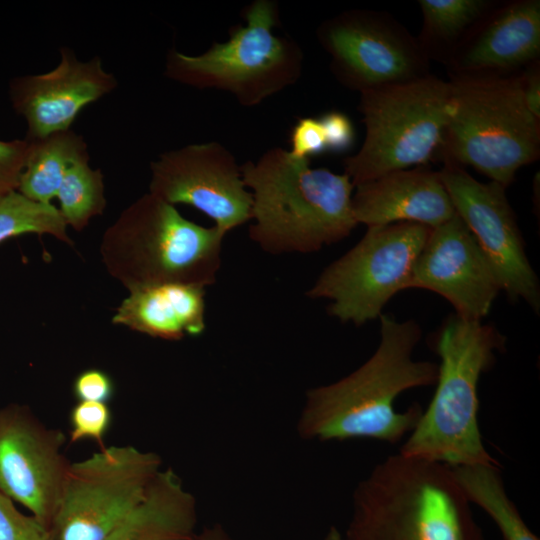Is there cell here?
Segmentation results:
<instances>
[{"label": "cell", "mask_w": 540, "mask_h": 540, "mask_svg": "<svg viewBox=\"0 0 540 540\" xmlns=\"http://www.w3.org/2000/svg\"><path fill=\"white\" fill-rule=\"evenodd\" d=\"M379 319L380 342L374 353L345 377L306 392L298 420L303 439L396 444L416 426L424 408L414 403L399 412L395 400L410 389L435 385L438 364L413 358L422 338L415 320L399 321L391 314Z\"/></svg>", "instance_id": "obj_1"}, {"label": "cell", "mask_w": 540, "mask_h": 540, "mask_svg": "<svg viewBox=\"0 0 540 540\" xmlns=\"http://www.w3.org/2000/svg\"><path fill=\"white\" fill-rule=\"evenodd\" d=\"M252 195L250 238L270 254L313 253L348 237L358 225L354 184L345 174L312 168L272 147L241 165Z\"/></svg>", "instance_id": "obj_2"}, {"label": "cell", "mask_w": 540, "mask_h": 540, "mask_svg": "<svg viewBox=\"0 0 540 540\" xmlns=\"http://www.w3.org/2000/svg\"><path fill=\"white\" fill-rule=\"evenodd\" d=\"M344 540H485L448 466L390 455L356 486Z\"/></svg>", "instance_id": "obj_3"}, {"label": "cell", "mask_w": 540, "mask_h": 540, "mask_svg": "<svg viewBox=\"0 0 540 540\" xmlns=\"http://www.w3.org/2000/svg\"><path fill=\"white\" fill-rule=\"evenodd\" d=\"M505 345L493 325L456 314L445 320L433 340L440 359L435 393L400 454L446 466L499 464L481 435L478 386Z\"/></svg>", "instance_id": "obj_4"}, {"label": "cell", "mask_w": 540, "mask_h": 540, "mask_svg": "<svg viewBox=\"0 0 540 540\" xmlns=\"http://www.w3.org/2000/svg\"><path fill=\"white\" fill-rule=\"evenodd\" d=\"M226 233L185 218L176 206L146 193L126 207L100 242L107 272L128 291L216 281Z\"/></svg>", "instance_id": "obj_5"}, {"label": "cell", "mask_w": 540, "mask_h": 540, "mask_svg": "<svg viewBox=\"0 0 540 540\" xmlns=\"http://www.w3.org/2000/svg\"><path fill=\"white\" fill-rule=\"evenodd\" d=\"M448 116L440 154L507 188L540 155V120L526 108L520 72L450 75Z\"/></svg>", "instance_id": "obj_6"}, {"label": "cell", "mask_w": 540, "mask_h": 540, "mask_svg": "<svg viewBox=\"0 0 540 540\" xmlns=\"http://www.w3.org/2000/svg\"><path fill=\"white\" fill-rule=\"evenodd\" d=\"M243 17L246 23L231 27L226 41L214 42L201 54L169 51L166 77L197 89L228 92L245 107L257 106L295 84L302 75L304 54L294 39L274 31L277 4L255 0Z\"/></svg>", "instance_id": "obj_7"}, {"label": "cell", "mask_w": 540, "mask_h": 540, "mask_svg": "<svg viewBox=\"0 0 540 540\" xmlns=\"http://www.w3.org/2000/svg\"><path fill=\"white\" fill-rule=\"evenodd\" d=\"M449 98V82L431 74L360 93L365 137L343 161L354 186L430 162L442 146Z\"/></svg>", "instance_id": "obj_8"}, {"label": "cell", "mask_w": 540, "mask_h": 540, "mask_svg": "<svg viewBox=\"0 0 540 540\" xmlns=\"http://www.w3.org/2000/svg\"><path fill=\"white\" fill-rule=\"evenodd\" d=\"M430 229L413 222L367 227L355 246L320 273L306 295L328 299L329 315L342 323L361 326L379 318L398 292L410 288Z\"/></svg>", "instance_id": "obj_9"}, {"label": "cell", "mask_w": 540, "mask_h": 540, "mask_svg": "<svg viewBox=\"0 0 540 540\" xmlns=\"http://www.w3.org/2000/svg\"><path fill=\"white\" fill-rule=\"evenodd\" d=\"M158 454L105 446L71 462L49 530L53 540H106L162 469Z\"/></svg>", "instance_id": "obj_10"}, {"label": "cell", "mask_w": 540, "mask_h": 540, "mask_svg": "<svg viewBox=\"0 0 540 540\" xmlns=\"http://www.w3.org/2000/svg\"><path fill=\"white\" fill-rule=\"evenodd\" d=\"M316 35L335 78L359 93L430 74L417 38L388 13L344 11L323 21Z\"/></svg>", "instance_id": "obj_11"}, {"label": "cell", "mask_w": 540, "mask_h": 540, "mask_svg": "<svg viewBox=\"0 0 540 540\" xmlns=\"http://www.w3.org/2000/svg\"><path fill=\"white\" fill-rule=\"evenodd\" d=\"M456 214L474 236L510 301H524L538 314L540 284L525 251V243L506 188L480 182L464 167L443 160L438 171Z\"/></svg>", "instance_id": "obj_12"}, {"label": "cell", "mask_w": 540, "mask_h": 540, "mask_svg": "<svg viewBox=\"0 0 540 540\" xmlns=\"http://www.w3.org/2000/svg\"><path fill=\"white\" fill-rule=\"evenodd\" d=\"M149 193L176 206H191L228 233L251 220L252 195L241 166L216 141L169 150L150 164Z\"/></svg>", "instance_id": "obj_13"}, {"label": "cell", "mask_w": 540, "mask_h": 540, "mask_svg": "<svg viewBox=\"0 0 540 540\" xmlns=\"http://www.w3.org/2000/svg\"><path fill=\"white\" fill-rule=\"evenodd\" d=\"M65 434L46 426L27 406L0 407V493L48 528L71 462Z\"/></svg>", "instance_id": "obj_14"}, {"label": "cell", "mask_w": 540, "mask_h": 540, "mask_svg": "<svg viewBox=\"0 0 540 540\" xmlns=\"http://www.w3.org/2000/svg\"><path fill=\"white\" fill-rule=\"evenodd\" d=\"M410 288L446 299L461 318L482 321L501 292L492 266L456 214L430 229L416 260Z\"/></svg>", "instance_id": "obj_15"}, {"label": "cell", "mask_w": 540, "mask_h": 540, "mask_svg": "<svg viewBox=\"0 0 540 540\" xmlns=\"http://www.w3.org/2000/svg\"><path fill=\"white\" fill-rule=\"evenodd\" d=\"M117 80L99 57L80 61L68 47L49 72L14 78L9 95L27 124V140L70 129L81 110L113 91Z\"/></svg>", "instance_id": "obj_16"}, {"label": "cell", "mask_w": 540, "mask_h": 540, "mask_svg": "<svg viewBox=\"0 0 540 540\" xmlns=\"http://www.w3.org/2000/svg\"><path fill=\"white\" fill-rule=\"evenodd\" d=\"M540 1H495L455 48L449 75L505 76L539 60Z\"/></svg>", "instance_id": "obj_17"}, {"label": "cell", "mask_w": 540, "mask_h": 540, "mask_svg": "<svg viewBox=\"0 0 540 540\" xmlns=\"http://www.w3.org/2000/svg\"><path fill=\"white\" fill-rule=\"evenodd\" d=\"M352 206L357 223L367 227L413 222L434 228L456 215L438 171L425 166L355 186Z\"/></svg>", "instance_id": "obj_18"}, {"label": "cell", "mask_w": 540, "mask_h": 540, "mask_svg": "<svg viewBox=\"0 0 540 540\" xmlns=\"http://www.w3.org/2000/svg\"><path fill=\"white\" fill-rule=\"evenodd\" d=\"M205 287L158 284L129 291L112 317L114 325L169 341L203 333Z\"/></svg>", "instance_id": "obj_19"}, {"label": "cell", "mask_w": 540, "mask_h": 540, "mask_svg": "<svg viewBox=\"0 0 540 540\" xmlns=\"http://www.w3.org/2000/svg\"><path fill=\"white\" fill-rule=\"evenodd\" d=\"M196 500L171 469H161L142 500L106 540H194Z\"/></svg>", "instance_id": "obj_20"}, {"label": "cell", "mask_w": 540, "mask_h": 540, "mask_svg": "<svg viewBox=\"0 0 540 540\" xmlns=\"http://www.w3.org/2000/svg\"><path fill=\"white\" fill-rule=\"evenodd\" d=\"M28 142V155L17 191L30 200L51 204L69 167L89 157L87 144L71 129Z\"/></svg>", "instance_id": "obj_21"}, {"label": "cell", "mask_w": 540, "mask_h": 540, "mask_svg": "<svg viewBox=\"0 0 540 540\" xmlns=\"http://www.w3.org/2000/svg\"><path fill=\"white\" fill-rule=\"evenodd\" d=\"M469 503L476 504L494 521L503 540H539L509 498L500 464L448 466Z\"/></svg>", "instance_id": "obj_22"}, {"label": "cell", "mask_w": 540, "mask_h": 540, "mask_svg": "<svg viewBox=\"0 0 540 540\" xmlns=\"http://www.w3.org/2000/svg\"><path fill=\"white\" fill-rule=\"evenodd\" d=\"M491 0H419L422 27L417 38L426 57L446 64L473 25L488 11Z\"/></svg>", "instance_id": "obj_23"}, {"label": "cell", "mask_w": 540, "mask_h": 540, "mask_svg": "<svg viewBox=\"0 0 540 540\" xmlns=\"http://www.w3.org/2000/svg\"><path fill=\"white\" fill-rule=\"evenodd\" d=\"M56 198L67 226L83 230L106 207L103 174L89 165V157L74 162L67 170Z\"/></svg>", "instance_id": "obj_24"}, {"label": "cell", "mask_w": 540, "mask_h": 540, "mask_svg": "<svg viewBox=\"0 0 540 540\" xmlns=\"http://www.w3.org/2000/svg\"><path fill=\"white\" fill-rule=\"evenodd\" d=\"M48 234L72 246L67 225L52 204L28 199L14 191L0 199V244L23 234Z\"/></svg>", "instance_id": "obj_25"}, {"label": "cell", "mask_w": 540, "mask_h": 540, "mask_svg": "<svg viewBox=\"0 0 540 540\" xmlns=\"http://www.w3.org/2000/svg\"><path fill=\"white\" fill-rule=\"evenodd\" d=\"M112 417L108 403L78 401L69 413L70 442L91 440L100 449L104 448V439L111 428Z\"/></svg>", "instance_id": "obj_26"}, {"label": "cell", "mask_w": 540, "mask_h": 540, "mask_svg": "<svg viewBox=\"0 0 540 540\" xmlns=\"http://www.w3.org/2000/svg\"><path fill=\"white\" fill-rule=\"evenodd\" d=\"M0 540H53L49 528L33 515L20 512L0 493Z\"/></svg>", "instance_id": "obj_27"}, {"label": "cell", "mask_w": 540, "mask_h": 540, "mask_svg": "<svg viewBox=\"0 0 540 540\" xmlns=\"http://www.w3.org/2000/svg\"><path fill=\"white\" fill-rule=\"evenodd\" d=\"M289 153L297 159L310 160L327 152L326 137L319 117H301L290 132Z\"/></svg>", "instance_id": "obj_28"}, {"label": "cell", "mask_w": 540, "mask_h": 540, "mask_svg": "<svg viewBox=\"0 0 540 540\" xmlns=\"http://www.w3.org/2000/svg\"><path fill=\"white\" fill-rule=\"evenodd\" d=\"M28 150L27 139L0 140V199L18 190Z\"/></svg>", "instance_id": "obj_29"}, {"label": "cell", "mask_w": 540, "mask_h": 540, "mask_svg": "<svg viewBox=\"0 0 540 540\" xmlns=\"http://www.w3.org/2000/svg\"><path fill=\"white\" fill-rule=\"evenodd\" d=\"M72 391L78 401L109 403L115 393V384L104 370L88 368L77 374Z\"/></svg>", "instance_id": "obj_30"}, {"label": "cell", "mask_w": 540, "mask_h": 540, "mask_svg": "<svg viewBox=\"0 0 540 540\" xmlns=\"http://www.w3.org/2000/svg\"><path fill=\"white\" fill-rule=\"evenodd\" d=\"M327 144V151L343 153L355 142V128L351 119L343 112L332 110L319 117Z\"/></svg>", "instance_id": "obj_31"}, {"label": "cell", "mask_w": 540, "mask_h": 540, "mask_svg": "<svg viewBox=\"0 0 540 540\" xmlns=\"http://www.w3.org/2000/svg\"><path fill=\"white\" fill-rule=\"evenodd\" d=\"M522 98L527 110L540 120V61H535L520 72Z\"/></svg>", "instance_id": "obj_32"}, {"label": "cell", "mask_w": 540, "mask_h": 540, "mask_svg": "<svg viewBox=\"0 0 540 540\" xmlns=\"http://www.w3.org/2000/svg\"><path fill=\"white\" fill-rule=\"evenodd\" d=\"M194 540H234L220 525L215 524L204 528L196 534Z\"/></svg>", "instance_id": "obj_33"}, {"label": "cell", "mask_w": 540, "mask_h": 540, "mask_svg": "<svg viewBox=\"0 0 540 540\" xmlns=\"http://www.w3.org/2000/svg\"><path fill=\"white\" fill-rule=\"evenodd\" d=\"M324 540H344L343 536L336 527H331Z\"/></svg>", "instance_id": "obj_34"}]
</instances>
